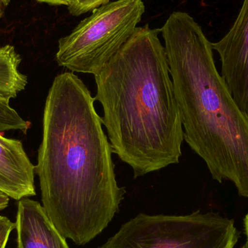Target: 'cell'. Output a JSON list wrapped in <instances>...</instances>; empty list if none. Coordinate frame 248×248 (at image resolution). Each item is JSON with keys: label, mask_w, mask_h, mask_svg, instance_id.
Masks as SVG:
<instances>
[{"label": "cell", "mask_w": 248, "mask_h": 248, "mask_svg": "<svg viewBox=\"0 0 248 248\" xmlns=\"http://www.w3.org/2000/svg\"><path fill=\"white\" fill-rule=\"evenodd\" d=\"M10 197L0 191V211L5 209L8 205Z\"/></svg>", "instance_id": "4fadbf2b"}, {"label": "cell", "mask_w": 248, "mask_h": 248, "mask_svg": "<svg viewBox=\"0 0 248 248\" xmlns=\"http://www.w3.org/2000/svg\"><path fill=\"white\" fill-rule=\"evenodd\" d=\"M160 32L137 27L94 75L113 152L135 178L179 163L185 140Z\"/></svg>", "instance_id": "7a4b0ae2"}, {"label": "cell", "mask_w": 248, "mask_h": 248, "mask_svg": "<svg viewBox=\"0 0 248 248\" xmlns=\"http://www.w3.org/2000/svg\"><path fill=\"white\" fill-rule=\"evenodd\" d=\"M221 61V77L233 98L248 117V0L228 33L212 43Z\"/></svg>", "instance_id": "8992f818"}, {"label": "cell", "mask_w": 248, "mask_h": 248, "mask_svg": "<svg viewBox=\"0 0 248 248\" xmlns=\"http://www.w3.org/2000/svg\"><path fill=\"white\" fill-rule=\"evenodd\" d=\"M238 240L234 221L217 213L140 214L98 248H234Z\"/></svg>", "instance_id": "5b68a950"}, {"label": "cell", "mask_w": 248, "mask_h": 248, "mask_svg": "<svg viewBox=\"0 0 248 248\" xmlns=\"http://www.w3.org/2000/svg\"><path fill=\"white\" fill-rule=\"evenodd\" d=\"M10 1H11V0H0V20H1L3 14L5 11L6 7L8 6ZM0 47H1V46H0Z\"/></svg>", "instance_id": "5bb4252c"}, {"label": "cell", "mask_w": 248, "mask_h": 248, "mask_svg": "<svg viewBox=\"0 0 248 248\" xmlns=\"http://www.w3.org/2000/svg\"><path fill=\"white\" fill-rule=\"evenodd\" d=\"M16 229L18 248H70L43 205L29 198L17 204Z\"/></svg>", "instance_id": "ba28073f"}, {"label": "cell", "mask_w": 248, "mask_h": 248, "mask_svg": "<svg viewBox=\"0 0 248 248\" xmlns=\"http://www.w3.org/2000/svg\"><path fill=\"white\" fill-rule=\"evenodd\" d=\"M74 1H76V0H74Z\"/></svg>", "instance_id": "e0dca14e"}, {"label": "cell", "mask_w": 248, "mask_h": 248, "mask_svg": "<svg viewBox=\"0 0 248 248\" xmlns=\"http://www.w3.org/2000/svg\"><path fill=\"white\" fill-rule=\"evenodd\" d=\"M162 36L185 140L214 180L248 199V117L216 66L212 43L188 13L174 11Z\"/></svg>", "instance_id": "3957f363"}, {"label": "cell", "mask_w": 248, "mask_h": 248, "mask_svg": "<svg viewBox=\"0 0 248 248\" xmlns=\"http://www.w3.org/2000/svg\"><path fill=\"white\" fill-rule=\"evenodd\" d=\"M144 10L143 0H117L94 9L59 39L58 65L72 72L98 74L135 31Z\"/></svg>", "instance_id": "277c9868"}, {"label": "cell", "mask_w": 248, "mask_h": 248, "mask_svg": "<svg viewBox=\"0 0 248 248\" xmlns=\"http://www.w3.org/2000/svg\"><path fill=\"white\" fill-rule=\"evenodd\" d=\"M94 101L74 73L55 77L45 103L35 166L46 214L78 246L107 228L125 193L116 181L113 149Z\"/></svg>", "instance_id": "6da1fadb"}, {"label": "cell", "mask_w": 248, "mask_h": 248, "mask_svg": "<svg viewBox=\"0 0 248 248\" xmlns=\"http://www.w3.org/2000/svg\"><path fill=\"white\" fill-rule=\"evenodd\" d=\"M21 57L11 45L0 47V132L20 131L26 134L29 124L10 106V101L26 88L28 78L19 71Z\"/></svg>", "instance_id": "9c48e42d"}, {"label": "cell", "mask_w": 248, "mask_h": 248, "mask_svg": "<svg viewBox=\"0 0 248 248\" xmlns=\"http://www.w3.org/2000/svg\"><path fill=\"white\" fill-rule=\"evenodd\" d=\"M245 230H246V235H247L248 243V214L245 217L244 219Z\"/></svg>", "instance_id": "9a60e30c"}, {"label": "cell", "mask_w": 248, "mask_h": 248, "mask_svg": "<svg viewBox=\"0 0 248 248\" xmlns=\"http://www.w3.org/2000/svg\"><path fill=\"white\" fill-rule=\"evenodd\" d=\"M34 173L21 141L0 134V191L16 201L34 196Z\"/></svg>", "instance_id": "52a82bcc"}, {"label": "cell", "mask_w": 248, "mask_h": 248, "mask_svg": "<svg viewBox=\"0 0 248 248\" xmlns=\"http://www.w3.org/2000/svg\"><path fill=\"white\" fill-rule=\"evenodd\" d=\"M110 2V0H76L68 9L70 14L74 16H81L93 11L100 6Z\"/></svg>", "instance_id": "30bf717a"}, {"label": "cell", "mask_w": 248, "mask_h": 248, "mask_svg": "<svg viewBox=\"0 0 248 248\" xmlns=\"http://www.w3.org/2000/svg\"><path fill=\"white\" fill-rule=\"evenodd\" d=\"M39 2L46 3V4H50V5L61 6L65 5L68 7L71 5L74 0H36Z\"/></svg>", "instance_id": "7c38bea8"}, {"label": "cell", "mask_w": 248, "mask_h": 248, "mask_svg": "<svg viewBox=\"0 0 248 248\" xmlns=\"http://www.w3.org/2000/svg\"><path fill=\"white\" fill-rule=\"evenodd\" d=\"M241 248H248V242H246V244L244 245V246H243Z\"/></svg>", "instance_id": "2e32d148"}, {"label": "cell", "mask_w": 248, "mask_h": 248, "mask_svg": "<svg viewBox=\"0 0 248 248\" xmlns=\"http://www.w3.org/2000/svg\"><path fill=\"white\" fill-rule=\"evenodd\" d=\"M16 228V224L7 217L0 216V248H5L10 233Z\"/></svg>", "instance_id": "8fae6325"}]
</instances>
